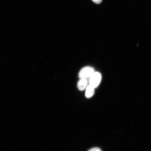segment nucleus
<instances>
[{
	"label": "nucleus",
	"mask_w": 151,
	"mask_h": 151,
	"mask_svg": "<svg viewBox=\"0 0 151 151\" xmlns=\"http://www.w3.org/2000/svg\"><path fill=\"white\" fill-rule=\"evenodd\" d=\"M92 1L94 3H95L96 4H99L101 3L102 1V0H92Z\"/></svg>",
	"instance_id": "6"
},
{
	"label": "nucleus",
	"mask_w": 151,
	"mask_h": 151,
	"mask_svg": "<svg viewBox=\"0 0 151 151\" xmlns=\"http://www.w3.org/2000/svg\"><path fill=\"white\" fill-rule=\"evenodd\" d=\"M88 151H101V150L99 148L96 147V148H94L90 149V150H88Z\"/></svg>",
	"instance_id": "5"
},
{
	"label": "nucleus",
	"mask_w": 151,
	"mask_h": 151,
	"mask_svg": "<svg viewBox=\"0 0 151 151\" xmlns=\"http://www.w3.org/2000/svg\"><path fill=\"white\" fill-rule=\"evenodd\" d=\"M94 88L93 87L90 85H88L86 88L85 96L87 98L89 99L93 96L94 93Z\"/></svg>",
	"instance_id": "4"
},
{
	"label": "nucleus",
	"mask_w": 151,
	"mask_h": 151,
	"mask_svg": "<svg viewBox=\"0 0 151 151\" xmlns=\"http://www.w3.org/2000/svg\"><path fill=\"white\" fill-rule=\"evenodd\" d=\"M95 72L93 68L90 67H85L81 70L79 73L80 78H88Z\"/></svg>",
	"instance_id": "2"
},
{
	"label": "nucleus",
	"mask_w": 151,
	"mask_h": 151,
	"mask_svg": "<svg viewBox=\"0 0 151 151\" xmlns=\"http://www.w3.org/2000/svg\"><path fill=\"white\" fill-rule=\"evenodd\" d=\"M88 83V78H80L77 83V88L79 90L82 91L86 88Z\"/></svg>",
	"instance_id": "3"
},
{
	"label": "nucleus",
	"mask_w": 151,
	"mask_h": 151,
	"mask_svg": "<svg viewBox=\"0 0 151 151\" xmlns=\"http://www.w3.org/2000/svg\"><path fill=\"white\" fill-rule=\"evenodd\" d=\"M89 78V84L95 88L99 86L101 83V75L98 72H95Z\"/></svg>",
	"instance_id": "1"
}]
</instances>
